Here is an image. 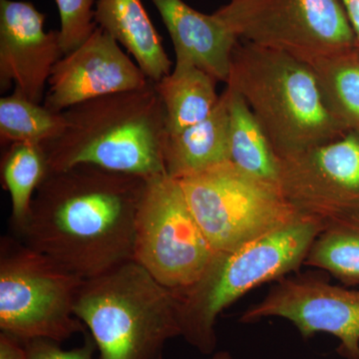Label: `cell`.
Masks as SVG:
<instances>
[{
    "label": "cell",
    "instance_id": "cell-24",
    "mask_svg": "<svg viewBox=\"0 0 359 359\" xmlns=\"http://www.w3.org/2000/svg\"><path fill=\"white\" fill-rule=\"evenodd\" d=\"M28 359H94L95 342L87 334L84 344L70 351L60 346V342L46 339H34L25 342Z\"/></svg>",
    "mask_w": 359,
    "mask_h": 359
},
{
    "label": "cell",
    "instance_id": "cell-20",
    "mask_svg": "<svg viewBox=\"0 0 359 359\" xmlns=\"http://www.w3.org/2000/svg\"><path fill=\"white\" fill-rule=\"evenodd\" d=\"M48 173L46 154L40 145L13 144L2 159V181L11 195V223L21 235L32 214L34 194Z\"/></svg>",
    "mask_w": 359,
    "mask_h": 359
},
{
    "label": "cell",
    "instance_id": "cell-5",
    "mask_svg": "<svg viewBox=\"0 0 359 359\" xmlns=\"http://www.w3.org/2000/svg\"><path fill=\"white\" fill-rule=\"evenodd\" d=\"M74 314L100 359H163L167 342L181 337L174 292L134 259L84 280Z\"/></svg>",
    "mask_w": 359,
    "mask_h": 359
},
{
    "label": "cell",
    "instance_id": "cell-13",
    "mask_svg": "<svg viewBox=\"0 0 359 359\" xmlns=\"http://www.w3.org/2000/svg\"><path fill=\"white\" fill-rule=\"evenodd\" d=\"M45 14L30 2L0 0V89L35 103L44 100L54 65L62 57L59 30L46 32Z\"/></svg>",
    "mask_w": 359,
    "mask_h": 359
},
{
    "label": "cell",
    "instance_id": "cell-9",
    "mask_svg": "<svg viewBox=\"0 0 359 359\" xmlns=\"http://www.w3.org/2000/svg\"><path fill=\"white\" fill-rule=\"evenodd\" d=\"M178 180L147 179L136 222L134 261L172 292L200 280L214 257Z\"/></svg>",
    "mask_w": 359,
    "mask_h": 359
},
{
    "label": "cell",
    "instance_id": "cell-23",
    "mask_svg": "<svg viewBox=\"0 0 359 359\" xmlns=\"http://www.w3.org/2000/svg\"><path fill=\"white\" fill-rule=\"evenodd\" d=\"M60 16L61 50L63 55L75 50L89 39L98 26L95 22L97 0H55Z\"/></svg>",
    "mask_w": 359,
    "mask_h": 359
},
{
    "label": "cell",
    "instance_id": "cell-26",
    "mask_svg": "<svg viewBox=\"0 0 359 359\" xmlns=\"http://www.w3.org/2000/svg\"><path fill=\"white\" fill-rule=\"evenodd\" d=\"M355 35L356 44H359V0H339Z\"/></svg>",
    "mask_w": 359,
    "mask_h": 359
},
{
    "label": "cell",
    "instance_id": "cell-14",
    "mask_svg": "<svg viewBox=\"0 0 359 359\" xmlns=\"http://www.w3.org/2000/svg\"><path fill=\"white\" fill-rule=\"evenodd\" d=\"M173 42L176 61L192 63L217 81H228L237 36L216 14L183 0H152Z\"/></svg>",
    "mask_w": 359,
    "mask_h": 359
},
{
    "label": "cell",
    "instance_id": "cell-6",
    "mask_svg": "<svg viewBox=\"0 0 359 359\" xmlns=\"http://www.w3.org/2000/svg\"><path fill=\"white\" fill-rule=\"evenodd\" d=\"M84 278L50 257L13 241H2L0 257V330L21 340L62 342L85 334L74 314Z\"/></svg>",
    "mask_w": 359,
    "mask_h": 359
},
{
    "label": "cell",
    "instance_id": "cell-10",
    "mask_svg": "<svg viewBox=\"0 0 359 359\" xmlns=\"http://www.w3.org/2000/svg\"><path fill=\"white\" fill-rule=\"evenodd\" d=\"M280 189L297 214L327 222L359 216V130L280 160Z\"/></svg>",
    "mask_w": 359,
    "mask_h": 359
},
{
    "label": "cell",
    "instance_id": "cell-12",
    "mask_svg": "<svg viewBox=\"0 0 359 359\" xmlns=\"http://www.w3.org/2000/svg\"><path fill=\"white\" fill-rule=\"evenodd\" d=\"M149 83L150 80L120 44L97 27L86 41L54 65L44 106L63 113L92 99L142 89Z\"/></svg>",
    "mask_w": 359,
    "mask_h": 359
},
{
    "label": "cell",
    "instance_id": "cell-16",
    "mask_svg": "<svg viewBox=\"0 0 359 359\" xmlns=\"http://www.w3.org/2000/svg\"><path fill=\"white\" fill-rule=\"evenodd\" d=\"M165 171L183 180L230 162L229 100L226 90L211 114L176 134H168L163 149Z\"/></svg>",
    "mask_w": 359,
    "mask_h": 359
},
{
    "label": "cell",
    "instance_id": "cell-7",
    "mask_svg": "<svg viewBox=\"0 0 359 359\" xmlns=\"http://www.w3.org/2000/svg\"><path fill=\"white\" fill-rule=\"evenodd\" d=\"M178 181L216 252L237 249L299 217L280 189L248 176L231 162Z\"/></svg>",
    "mask_w": 359,
    "mask_h": 359
},
{
    "label": "cell",
    "instance_id": "cell-21",
    "mask_svg": "<svg viewBox=\"0 0 359 359\" xmlns=\"http://www.w3.org/2000/svg\"><path fill=\"white\" fill-rule=\"evenodd\" d=\"M304 266L327 271L344 285H358L359 216L325 223L309 248Z\"/></svg>",
    "mask_w": 359,
    "mask_h": 359
},
{
    "label": "cell",
    "instance_id": "cell-8",
    "mask_svg": "<svg viewBox=\"0 0 359 359\" xmlns=\"http://www.w3.org/2000/svg\"><path fill=\"white\" fill-rule=\"evenodd\" d=\"M215 14L241 41L302 61L356 47L339 0H230Z\"/></svg>",
    "mask_w": 359,
    "mask_h": 359
},
{
    "label": "cell",
    "instance_id": "cell-17",
    "mask_svg": "<svg viewBox=\"0 0 359 359\" xmlns=\"http://www.w3.org/2000/svg\"><path fill=\"white\" fill-rule=\"evenodd\" d=\"M153 83L164 107L168 134L179 133L202 122L219 100L217 80L185 61H176L170 74Z\"/></svg>",
    "mask_w": 359,
    "mask_h": 359
},
{
    "label": "cell",
    "instance_id": "cell-18",
    "mask_svg": "<svg viewBox=\"0 0 359 359\" xmlns=\"http://www.w3.org/2000/svg\"><path fill=\"white\" fill-rule=\"evenodd\" d=\"M230 162L252 178L280 189V159L244 98L226 86Z\"/></svg>",
    "mask_w": 359,
    "mask_h": 359
},
{
    "label": "cell",
    "instance_id": "cell-2",
    "mask_svg": "<svg viewBox=\"0 0 359 359\" xmlns=\"http://www.w3.org/2000/svg\"><path fill=\"white\" fill-rule=\"evenodd\" d=\"M63 114L65 132L42 146L49 172L93 165L145 178L166 174V119L152 81L142 89L78 104Z\"/></svg>",
    "mask_w": 359,
    "mask_h": 359
},
{
    "label": "cell",
    "instance_id": "cell-19",
    "mask_svg": "<svg viewBox=\"0 0 359 359\" xmlns=\"http://www.w3.org/2000/svg\"><path fill=\"white\" fill-rule=\"evenodd\" d=\"M354 49L304 61L330 115L346 132L359 130V56Z\"/></svg>",
    "mask_w": 359,
    "mask_h": 359
},
{
    "label": "cell",
    "instance_id": "cell-15",
    "mask_svg": "<svg viewBox=\"0 0 359 359\" xmlns=\"http://www.w3.org/2000/svg\"><path fill=\"white\" fill-rule=\"evenodd\" d=\"M95 22L126 48L150 81L171 73V60L141 0H97Z\"/></svg>",
    "mask_w": 359,
    "mask_h": 359
},
{
    "label": "cell",
    "instance_id": "cell-11",
    "mask_svg": "<svg viewBox=\"0 0 359 359\" xmlns=\"http://www.w3.org/2000/svg\"><path fill=\"white\" fill-rule=\"evenodd\" d=\"M269 318L289 320L306 339L320 332L334 335L340 356L359 359V290L330 285L309 273L285 276L262 301L245 309L240 321Z\"/></svg>",
    "mask_w": 359,
    "mask_h": 359
},
{
    "label": "cell",
    "instance_id": "cell-3",
    "mask_svg": "<svg viewBox=\"0 0 359 359\" xmlns=\"http://www.w3.org/2000/svg\"><path fill=\"white\" fill-rule=\"evenodd\" d=\"M226 83L245 99L280 160L346 133L311 66L289 53L238 40Z\"/></svg>",
    "mask_w": 359,
    "mask_h": 359
},
{
    "label": "cell",
    "instance_id": "cell-4",
    "mask_svg": "<svg viewBox=\"0 0 359 359\" xmlns=\"http://www.w3.org/2000/svg\"><path fill=\"white\" fill-rule=\"evenodd\" d=\"M323 228L318 219L299 215L237 249L216 252L198 282L173 292L181 337L201 353H215L219 314L250 290L299 271Z\"/></svg>",
    "mask_w": 359,
    "mask_h": 359
},
{
    "label": "cell",
    "instance_id": "cell-1",
    "mask_svg": "<svg viewBox=\"0 0 359 359\" xmlns=\"http://www.w3.org/2000/svg\"><path fill=\"white\" fill-rule=\"evenodd\" d=\"M147 179L93 165L49 172L35 193L25 244L84 280L134 259Z\"/></svg>",
    "mask_w": 359,
    "mask_h": 359
},
{
    "label": "cell",
    "instance_id": "cell-22",
    "mask_svg": "<svg viewBox=\"0 0 359 359\" xmlns=\"http://www.w3.org/2000/svg\"><path fill=\"white\" fill-rule=\"evenodd\" d=\"M66 128L63 113L33 102L14 90L0 99V137L2 143L43 146L55 140Z\"/></svg>",
    "mask_w": 359,
    "mask_h": 359
},
{
    "label": "cell",
    "instance_id": "cell-27",
    "mask_svg": "<svg viewBox=\"0 0 359 359\" xmlns=\"http://www.w3.org/2000/svg\"><path fill=\"white\" fill-rule=\"evenodd\" d=\"M208 359H233L229 351H218V353H212Z\"/></svg>",
    "mask_w": 359,
    "mask_h": 359
},
{
    "label": "cell",
    "instance_id": "cell-25",
    "mask_svg": "<svg viewBox=\"0 0 359 359\" xmlns=\"http://www.w3.org/2000/svg\"><path fill=\"white\" fill-rule=\"evenodd\" d=\"M0 359H28L25 342L13 335L0 334Z\"/></svg>",
    "mask_w": 359,
    "mask_h": 359
}]
</instances>
